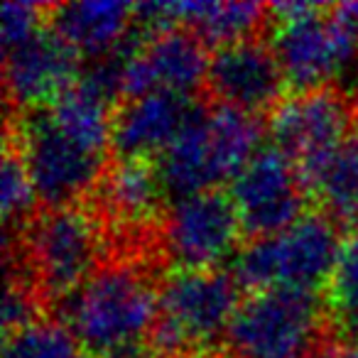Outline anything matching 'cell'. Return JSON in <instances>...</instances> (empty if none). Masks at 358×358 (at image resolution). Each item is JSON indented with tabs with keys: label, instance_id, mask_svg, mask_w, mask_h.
Segmentation results:
<instances>
[{
	"label": "cell",
	"instance_id": "cell-1",
	"mask_svg": "<svg viewBox=\"0 0 358 358\" xmlns=\"http://www.w3.org/2000/svg\"><path fill=\"white\" fill-rule=\"evenodd\" d=\"M162 278V263L110 258L52 312L74 331L89 358H108L148 343L159 314Z\"/></svg>",
	"mask_w": 358,
	"mask_h": 358
},
{
	"label": "cell",
	"instance_id": "cell-2",
	"mask_svg": "<svg viewBox=\"0 0 358 358\" xmlns=\"http://www.w3.org/2000/svg\"><path fill=\"white\" fill-rule=\"evenodd\" d=\"M30 270L50 312L108 260L106 231L89 201L40 209L17 236H6Z\"/></svg>",
	"mask_w": 358,
	"mask_h": 358
},
{
	"label": "cell",
	"instance_id": "cell-3",
	"mask_svg": "<svg viewBox=\"0 0 358 358\" xmlns=\"http://www.w3.org/2000/svg\"><path fill=\"white\" fill-rule=\"evenodd\" d=\"M229 268L169 270L159 285V314L148 336L155 358L216 351L241 304Z\"/></svg>",
	"mask_w": 358,
	"mask_h": 358
},
{
	"label": "cell",
	"instance_id": "cell-4",
	"mask_svg": "<svg viewBox=\"0 0 358 358\" xmlns=\"http://www.w3.org/2000/svg\"><path fill=\"white\" fill-rule=\"evenodd\" d=\"M338 248V226L322 211H307L282 234L245 241L229 270L245 294L273 287L319 294L331 278Z\"/></svg>",
	"mask_w": 358,
	"mask_h": 358
},
{
	"label": "cell",
	"instance_id": "cell-5",
	"mask_svg": "<svg viewBox=\"0 0 358 358\" xmlns=\"http://www.w3.org/2000/svg\"><path fill=\"white\" fill-rule=\"evenodd\" d=\"M324 327L327 314L319 294L260 289L241 299L221 351L226 358H307Z\"/></svg>",
	"mask_w": 358,
	"mask_h": 358
},
{
	"label": "cell",
	"instance_id": "cell-6",
	"mask_svg": "<svg viewBox=\"0 0 358 358\" xmlns=\"http://www.w3.org/2000/svg\"><path fill=\"white\" fill-rule=\"evenodd\" d=\"M6 130L20 148L40 209L86 201L110 159L71 140L47 108L8 110Z\"/></svg>",
	"mask_w": 358,
	"mask_h": 358
},
{
	"label": "cell",
	"instance_id": "cell-7",
	"mask_svg": "<svg viewBox=\"0 0 358 358\" xmlns=\"http://www.w3.org/2000/svg\"><path fill=\"white\" fill-rule=\"evenodd\" d=\"M358 118V101L338 86L289 94L268 115L273 145L297 167L304 192L312 189Z\"/></svg>",
	"mask_w": 358,
	"mask_h": 358
},
{
	"label": "cell",
	"instance_id": "cell-8",
	"mask_svg": "<svg viewBox=\"0 0 358 358\" xmlns=\"http://www.w3.org/2000/svg\"><path fill=\"white\" fill-rule=\"evenodd\" d=\"M241 238L238 211L221 187L172 201L159 231L164 263L172 270L219 268L226 258L234 260Z\"/></svg>",
	"mask_w": 358,
	"mask_h": 358
},
{
	"label": "cell",
	"instance_id": "cell-9",
	"mask_svg": "<svg viewBox=\"0 0 358 358\" xmlns=\"http://www.w3.org/2000/svg\"><path fill=\"white\" fill-rule=\"evenodd\" d=\"M229 194L236 204L245 241L268 238L287 231L309 211V194L294 162L275 148L263 145L231 182Z\"/></svg>",
	"mask_w": 358,
	"mask_h": 358
},
{
	"label": "cell",
	"instance_id": "cell-10",
	"mask_svg": "<svg viewBox=\"0 0 358 358\" xmlns=\"http://www.w3.org/2000/svg\"><path fill=\"white\" fill-rule=\"evenodd\" d=\"M287 81L270 42L260 35L211 52L204 94L216 106L263 115L285 99Z\"/></svg>",
	"mask_w": 358,
	"mask_h": 358
},
{
	"label": "cell",
	"instance_id": "cell-11",
	"mask_svg": "<svg viewBox=\"0 0 358 358\" xmlns=\"http://www.w3.org/2000/svg\"><path fill=\"white\" fill-rule=\"evenodd\" d=\"M209 47L189 30L174 25L145 40V45L123 64L120 94L125 101L143 99L152 91L187 94L204 84L209 69Z\"/></svg>",
	"mask_w": 358,
	"mask_h": 358
},
{
	"label": "cell",
	"instance_id": "cell-12",
	"mask_svg": "<svg viewBox=\"0 0 358 358\" xmlns=\"http://www.w3.org/2000/svg\"><path fill=\"white\" fill-rule=\"evenodd\" d=\"M84 59L52 30L42 27L30 42L8 52L3 62L8 110L47 108L76 84Z\"/></svg>",
	"mask_w": 358,
	"mask_h": 358
},
{
	"label": "cell",
	"instance_id": "cell-13",
	"mask_svg": "<svg viewBox=\"0 0 358 358\" xmlns=\"http://www.w3.org/2000/svg\"><path fill=\"white\" fill-rule=\"evenodd\" d=\"M196 99L174 91H152L115 108L110 157H157L187 123Z\"/></svg>",
	"mask_w": 358,
	"mask_h": 358
},
{
	"label": "cell",
	"instance_id": "cell-14",
	"mask_svg": "<svg viewBox=\"0 0 358 358\" xmlns=\"http://www.w3.org/2000/svg\"><path fill=\"white\" fill-rule=\"evenodd\" d=\"M209 101L196 99L177 138L155 157L169 204L199 192L216 189V185H221L209 140Z\"/></svg>",
	"mask_w": 358,
	"mask_h": 358
},
{
	"label": "cell",
	"instance_id": "cell-15",
	"mask_svg": "<svg viewBox=\"0 0 358 358\" xmlns=\"http://www.w3.org/2000/svg\"><path fill=\"white\" fill-rule=\"evenodd\" d=\"M135 3L91 0L47 6V25L84 62L99 59L115 50L133 27Z\"/></svg>",
	"mask_w": 358,
	"mask_h": 358
},
{
	"label": "cell",
	"instance_id": "cell-16",
	"mask_svg": "<svg viewBox=\"0 0 358 358\" xmlns=\"http://www.w3.org/2000/svg\"><path fill=\"white\" fill-rule=\"evenodd\" d=\"M174 25L189 27L206 47H226L268 30V6L263 3H169Z\"/></svg>",
	"mask_w": 358,
	"mask_h": 358
},
{
	"label": "cell",
	"instance_id": "cell-17",
	"mask_svg": "<svg viewBox=\"0 0 358 358\" xmlns=\"http://www.w3.org/2000/svg\"><path fill=\"white\" fill-rule=\"evenodd\" d=\"M312 201L346 234L358 229V118L317 179Z\"/></svg>",
	"mask_w": 358,
	"mask_h": 358
},
{
	"label": "cell",
	"instance_id": "cell-18",
	"mask_svg": "<svg viewBox=\"0 0 358 358\" xmlns=\"http://www.w3.org/2000/svg\"><path fill=\"white\" fill-rule=\"evenodd\" d=\"M265 123L260 115L245 113L229 106H211L209 108V140L214 150V162L221 182H234L238 172L250 162L263 145Z\"/></svg>",
	"mask_w": 358,
	"mask_h": 358
},
{
	"label": "cell",
	"instance_id": "cell-19",
	"mask_svg": "<svg viewBox=\"0 0 358 358\" xmlns=\"http://www.w3.org/2000/svg\"><path fill=\"white\" fill-rule=\"evenodd\" d=\"M52 120L69 135L71 140H76L79 145H84L86 150L96 155L110 152V128H113V113L115 108L110 103H106L103 99H99L96 94H91L89 89L76 81L69 91L59 96L52 106H47Z\"/></svg>",
	"mask_w": 358,
	"mask_h": 358
},
{
	"label": "cell",
	"instance_id": "cell-20",
	"mask_svg": "<svg viewBox=\"0 0 358 358\" xmlns=\"http://www.w3.org/2000/svg\"><path fill=\"white\" fill-rule=\"evenodd\" d=\"M322 299L327 327L346 338H358V229L343 236Z\"/></svg>",
	"mask_w": 358,
	"mask_h": 358
},
{
	"label": "cell",
	"instance_id": "cell-21",
	"mask_svg": "<svg viewBox=\"0 0 358 358\" xmlns=\"http://www.w3.org/2000/svg\"><path fill=\"white\" fill-rule=\"evenodd\" d=\"M0 201H3V221H6V236H17L40 211L35 189H32L30 174H27L25 159L17 148L13 133L6 130L3 140V169H0Z\"/></svg>",
	"mask_w": 358,
	"mask_h": 358
},
{
	"label": "cell",
	"instance_id": "cell-22",
	"mask_svg": "<svg viewBox=\"0 0 358 358\" xmlns=\"http://www.w3.org/2000/svg\"><path fill=\"white\" fill-rule=\"evenodd\" d=\"M3 358H89V353L64 322L47 317L8 334L3 341Z\"/></svg>",
	"mask_w": 358,
	"mask_h": 358
},
{
	"label": "cell",
	"instance_id": "cell-23",
	"mask_svg": "<svg viewBox=\"0 0 358 358\" xmlns=\"http://www.w3.org/2000/svg\"><path fill=\"white\" fill-rule=\"evenodd\" d=\"M47 27V6L37 3H6L0 13V40L3 52H13L30 42L37 32Z\"/></svg>",
	"mask_w": 358,
	"mask_h": 358
},
{
	"label": "cell",
	"instance_id": "cell-24",
	"mask_svg": "<svg viewBox=\"0 0 358 358\" xmlns=\"http://www.w3.org/2000/svg\"><path fill=\"white\" fill-rule=\"evenodd\" d=\"M307 358H358V338H346L324 327L322 336L307 353Z\"/></svg>",
	"mask_w": 358,
	"mask_h": 358
},
{
	"label": "cell",
	"instance_id": "cell-25",
	"mask_svg": "<svg viewBox=\"0 0 358 358\" xmlns=\"http://www.w3.org/2000/svg\"><path fill=\"white\" fill-rule=\"evenodd\" d=\"M182 358H226L224 351H201V353H189V356Z\"/></svg>",
	"mask_w": 358,
	"mask_h": 358
}]
</instances>
